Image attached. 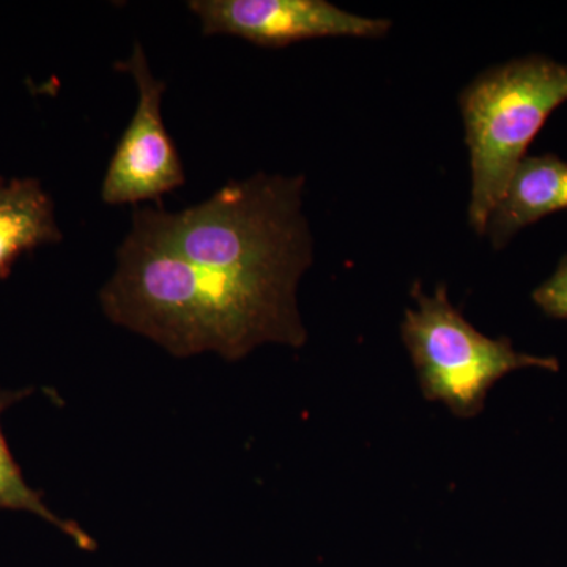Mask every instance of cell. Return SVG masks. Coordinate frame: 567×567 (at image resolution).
I'll return each instance as SVG.
<instances>
[{
    "label": "cell",
    "mask_w": 567,
    "mask_h": 567,
    "mask_svg": "<svg viewBox=\"0 0 567 567\" xmlns=\"http://www.w3.org/2000/svg\"><path fill=\"white\" fill-rule=\"evenodd\" d=\"M100 305L112 323L178 358L213 352L237 361L259 346L300 349L308 339L297 295L189 262L136 210Z\"/></svg>",
    "instance_id": "1"
},
{
    "label": "cell",
    "mask_w": 567,
    "mask_h": 567,
    "mask_svg": "<svg viewBox=\"0 0 567 567\" xmlns=\"http://www.w3.org/2000/svg\"><path fill=\"white\" fill-rule=\"evenodd\" d=\"M305 186V175L257 173L226 183L203 204L182 212H136L189 262L297 295L301 276L315 262Z\"/></svg>",
    "instance_id": "2"
},
{
    "label": "cell",
    "mask_w": 567,
    "mask_h": 567,
    "mask_svg": "<svg viewBox=\"0 0 567 567\" xmlns=\"http://www.w3.org/2000/svg\"><path fill=\"white\" fill-rule=\"evenodd\" d=\"M565 102L567 65L546 55L492 66L465 85L458 106L472 169L468 224L481 237L529 144Z\"/></svg>",
    "instance_id": "3"
},
{
    "label": "cell",
    "mask_w": 567,
    "mask_h": 567,
    "mask_svg": "<svg viewBox=\"0 0 567 567\" xmlns=\"http://www.w3.org/2000/svg\"><path fill=\"white\" fill-rule=\"evenodd\" d=\"M412 297L416 306L406 309L401 334L421 391L427 401L442 402L458 417L480 415L488 391L511 372L559 369L555 357L517 352L509 338L492 339L477 331L451 305L445 284L427 295L415 282Z\"/></svg>",
    "instance_id": "4"
},
{
    "label": "cell",
    "mask_w": 567,
    "mask_h": 567,
    "mask_svg": "<svg viewBox=\"0 0 567 567\" xmlns=\"http://www.w3.org/2000/svg\"><path fill=\"white\" fill-rule=\"evenodd\" d=\"M118 66L136 82L137 104L112 153L100 196L107 205L155 203L162 207L163 197L186 181L181 155L163 121L166 82L152 73L141 43L134 44L128 61Z\"/></svg>",
    "instance_id": "5"
},
{
    "label": "cell",
    "mask_w": 567,
    "mask_h": 567,
    "mask_svg": "<svg viewBox=\"0 0 567 567\" xmlns=\"http://www.w3.org/2000/svg\"><path fill=\"white\" fill-rule=\"evenodd\" d=\"M204 35H230L256 47L284 48L305 40L383 39L386 18L350 13L327 0H192Z\"/></svg>",
    "instance_id": "6"
},
{
    "label": "cell",
    "mask_w": 567,
    "mask_h": 567,
    "mask_svg": "<svg viewBox=\"0 0 567 567\" xmlns=\"http://www.w3.org/2000/svg\"><path fill=\"white\" fill-rule=\"evenodd\" d=\"M567 210V162L554 153L525 156L488 216L492 248H506L525 227Z\"/></svg>",
    "instance_id": "7"
},
{
    "label": "cell",
    "mask_w": 567,
    "mask_h": 567,
    "mask_svg": "<svg viewBox=\"0 0 567 567\" xmlns=\"http://www.w3.org/2000/svg\"><path fill=\"white\" fill-rule=\"evenodd\" d=\"M62 238L54 200L41 182L0 175V281L9 278L21 256Z\"/></svg>",
    "instance_id": "8"
},
{
    "label": "cell",
    "mask_w": 567,
    "mask_h": 567,
    "mask_svg": "<svg viewBox=\"0 0 567 567\" xmlns=\"http://www.w3.org/2000/svg\"><path fill=\"white\" fill-rule=\"evenodd\" d=\"M33 391H35L33 388L10 390V388L0 386V417L10 406L32 395ZM0 511H21V513L43 518L52 527L65 533L84 550H92L93 548L92 537L87 533L82 532L80 525L59 517L43 502V496H41L40 492H37L35 488L25 483L20 465L17 464L9 445H7L2 425H0Z\"/></svg>",
    "instance_id": "9"
},
{
    "label": "cell",
    "mask_w": 567,
    "mask_h": 567,
    "mask_svg": "<svg viewBox=\"0 0 567 567\" xmlns=\"http://www.w3.org/2000/svg\"><path fill=\"white\" fill-rule=\"evenodd\" d=\"M533 301L548 317L567 320V256L559 260L555 274L533 292Z\"/></svg>",
    "instance_id": "10"
}]
</instances>
